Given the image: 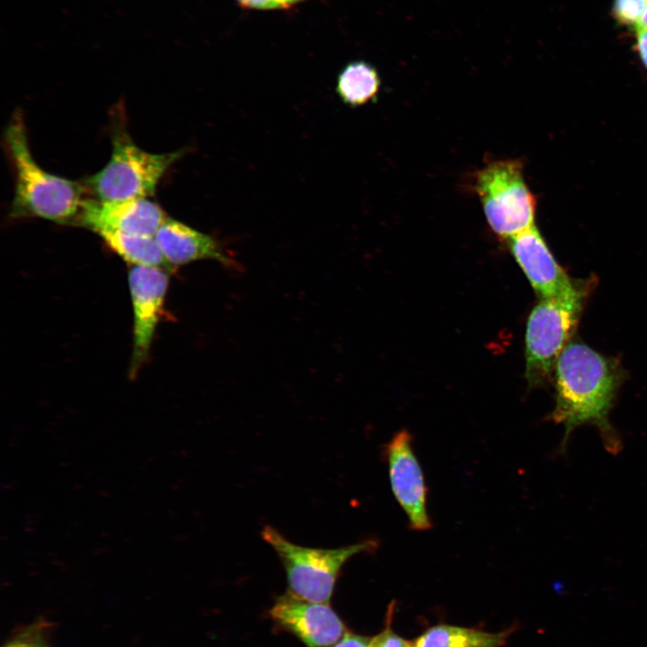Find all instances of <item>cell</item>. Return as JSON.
Segmentation results:
<instances>
[{"mask_svg":"<svg viewBox=\"0 0 647 647\" xmlns=\"http://www.w3.org/2000/svg\"><path fill=\"white\" fill-rule=\"evenodd\" d=\"M636 31L647 28V7L635 24Z\"/></svg>","mask_w":647,"mask_h":647,"instance_id":"cell-23","label":"cell"},{"mask_svg":"<svg viewBox=\"0 0 647 647\" xmlns=\"http://www.w3.org/2000/svg\"><path fill=\"white\" fill-rule=\"evenodd\" d=\"M4 141L14 172L10 216L74 224L85 199L84 184L52 174L36 163L21 113L16 112L8 124Z\"/></svg>","mask_w":647,"mask_h":647,"instance_id":"cell-2","label":"cell"},{"mask_svg":"<svg viewBox=\"0 0 647 647\" xmlns=\"http://www.w3.org/2000/svg\"><path fill=\"white\" fill-rule=\"evenodd\" d=\"M3 647H49L42 639L40 632L28 630L18 634Z\"/></svg>","mask_w":647,"mask_h":647,"instance_id":"cell-18","label":"cell"},{"mask_svg":"<svg viewBox=\"0 0 647 647\" xmlns=\"http://www.w3.org/2000/svg\"><path fill=\"white\" fill-rule=\"evenodd\" d=\"M511 253L540 299L560 297L575 285L557 263L535 226L507 239Z\"/></svg>","mask_w":647,"mask_h":647,"instance_id":"cell-11","label":"cell"},{"mask_svg":"<svg viewBox=\"0 0 647 647\" xmlns=\"http://www.w3.org/2000/svg\"><path fill=\"white\" fill-rule=\"evenodd\" d=\"M129 288L133 310V350L130 377H135L146 360L168 289L166 270L133 266L129 271Z\"/></svg>","mask_w":647,"mask_h":647,"instance_id":"cell-7","label":"cell"},{"mask_svg":"<svg viewBox=\"0 0 647 647\" xmlns=\"http://www.w3.org/2000/svg\"><path fill=\"white\" fill-rule=\"evenodd\" d=\"M637 48L641 59L647 67V28L637 31Z\"/></svg>","mask_w":647,"mask_h":647,"instance_id":"cell-21","label":"cell"},{"mask_svg":"<svg viewBox=\"0 0 647 647\" xmlns=\"http://www.w3.org/2000/svg\"><path fill=\"white\" fill-rule=\"evenodd\" d=\"M166 218L162 208L146 198L117 201L88 199L74 224L94 233L116 231L155 236Z\"/></svg>","mask_w":647,"mask_h":647,"instance_id":"cell-10","label":"cell"},{"mask_svg":"<svg viewBox=\"0 0 647 647\" xmlns=\"http://www.w3.org/2000/svg\"><path fill=\"white\" fill-rule=\"evenodd\" d=\"M595 279L576 280L560 297L540 299L533 307L526 330L525 376L531 387L545 383L570 343L581 316Z\"/></svg>","mask_w":647,"mask_h":647,"instance_id":"cell-3","label":"cell"},{"mask_svg":"<svg viewBox=\"0 0 647 647\" xmlns=\"http://www.w3.org/2000/svg\"><path fill=\"white\" fill-rule=\"evenodd\" d=\"M270 616L306 647H332L349 633L330 604L308 601L289 590L277 598Z\"/></svg>","mask_w":647,"mask_h":647,"instance_id":"cell-9","label":"cell"},{"mask_svg":"<svg viewBox=\"0 0 647 647\" xmlns=\"http://www.w3.org/2000/svg\"><path fill=\"white\" fill-rule=\"evenodd\" d=\"M381 88V77L377 69L365 60H354L340 71L336 82V93L345 104L351 107L374 102Z\"/></svg>","mask_w":647,"mask_h":647,"instance_id":"cell-14","label":"cell"},{"mask_svg":"<svg viewBox=\"0 0 647 647\" xmlns=\"http://www.w3.org/2000/svg\"><path fill=\"white\" fill-rule=\"evenodd\" d=\"M647 7V0H614L613 13L625 24H636Z\"/></svg>","mask_w":647,"mask_h":647,"instance_id":"cell-16","label":"cell"},{"mask_svg":"<svg viewBox=\"0 0 647 647\" xmlns=\"http://www.w3.org/2000/svg\"><path fill=\"white\" fill-rule=\"evenodd\" d=\"M237 4L249 10L274 11L282 10L274 0H235Z\"/></svg>","mask_w":647,"mask_h":647,"instance_id":"cell-19","label":"cell"},{"mask_svg":"<svg viewBox=\"0 0 647 647\" xmlns=\"http://www.w3.org/2000/svg\"><path fill=\"white\" fill-rule=\"evenodd\" d=\"M617 359L606 357L581 341H571L554 368L555 406L550 419L564 427L560 449L564 450L576 428L595 426L606 449L616 454L621 439L609 421L617 390L623 381Z\"/></svg>","mask_w":647,"mask_h":647,"instance_id":"cell-1","label":"cell"},{"mask_svg":"<svg viewBox=\"0 0 647 647\" xmlns=\"http://www.w3.org/2000/svg\"><path fill=\"white\" fill-rule=\"evenodd\" d=\"M261 536L275 551L286 572L288 590L308 601L330 604L334 585L345 563L360 553L378 547L368 539L334 549L305 547L288 540L271 526H265Z\"/></svg>","mask_w":647,"mask_h":647,"instance_id":"cell-4","label":"cell"},{"mask_svg":"<svg viewBox=\"0 0 647 647\" xmlns=\"http://www.w3.org/2000/svg\"><path fill=\"white\" fill-rule=\"evenodd\" d=\"M474 191L491 229L509 239L534 226L536 201L518 159L488 162L474 174Z\"/></svg>","mask_w":647,"mask_h":647,"instance_id":"cell-6","label":"cell"},{"mask_svg":"<svg viewBox=\"0 0 647 647\" xmlns=\"http://www.w3.org/2000/svg\"><path fill=\"white\" fill-rule=\"evenodd\" d=\"M393 493L409 519L411 529L426 531L432 524L427 511V487L421 466L406 430L396 432L384 448Z\"/></svg>","mask_w":647,"mask_h":647,"instance_id":"cell-8","label":"cell"},{"mask_svg":"<svg viewBox=\"0 0 647 647\" xmlns=\"http://www.w3.org/2000/svg\"><path fill=\"white\" fill-rule=\"evenodd\" d=\"M185 150L152 154L139 148L123 130L116 131L107 164L83 182L96 199L117 201L153 195L167 170Z\"/></svg>","mask_w":647,"mask_h":647,"instance_id":"cell-5","label":"cell"},{"mask_svg":"<svg viewBox=\"0 0 647 647\" xmlns=\"http://www.w3.org/2000/svg\"><path fill=\"white\" fill-rule=\"evenodd\" d=\"M394 604L390 605L387 613L386 625L382 632L370 640V647H412V643L391 628V618Z\"/></svg>","mask_w":647,"mask_h":647,"instance_id":"cell-17","label":"cell"},{"mask_svg":"<svg viewBox=\"0 0 647 647\" xmlns=\"http://www.w3.org/2000/svg\"><path fill=\"white\" fill-rule=\"evenodd\" d=\"M511 631L489 633L474 628L437 625L425 630L412 647H503Z\"/></svg>","mask_w":647,"mask_h":647,"instance_id":"cell-13","label":"cell"},{"mask_svg":"<svg viewBox=\"0 0 647 647\" xmlns=\"http://www.w3.org/2000/svg\"><path fill=\"white\" fill-rule=\"evenodd\" d=\"M96 234L111 251L132 267H155L172 270L154 236L116 231H100Z\"/></svg>","mask_w":647,"mask_h":647,"instance_id":"cell-15","label":"cell"},{"mask_svg":"<svg viewBox=\"0 0 647 647\" xmlns=\"http://www.w3.org/2000/svg\"><path fill=\"white\" fill-rule=\"evenodd\" d=\"M370 640L367 636L347 633L332 647H370Z\"/></svg>","mask_w":647,"mask_h":647,"instance_id":"cell-20","label":"cell"},{"mask_svg":"<svg viewBox=\"0 0 647 647\" xmlns=\"http://www.w3.org/2000/svg\"><path fill=\"white\" fill-rule=\"evenodd\" d=\"M154 237L172 270L202 260L233 265L217 239L168 217Z\"/></svg>","mask_w":647,"mask_h":647,"instance_id":"cell-12","label":"cell"},{"mask_svg":"<svg viewBox=\"0 0 647 647\" xmlns=\"http://www.w3.org/2000/svg\"><path fill=\"white\" fill-rule=\"evenodd\" d=\"M282 10L292 8L301 3H305L311 0H274Z\"/></svg>","mask_w":647,"mask_h":647,"instance_id":"cell-22","label":"cell"}]
</instances>
